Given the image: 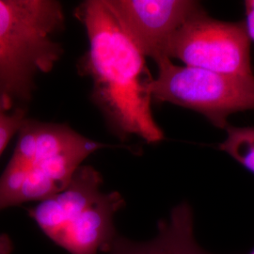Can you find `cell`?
Returning a JSON list of instances; mask_svg holds the SVG:
<instances>
[{"instance_id": "6da1fadb", "label": "cell", "mask_w": 254, "mask_h": 254, "mask_svg": "<svg viewBox=\"0 0 254 254\" xmlns=\"http://www.w3.org/2000/svg\"><path fill=\"white\" fill-rule=\"evenodd\" d=\"M84 25L89 50L78 64L92 82L91 97L111 131L124 139L139 136L148 143L163 140V130L152 113L154 77L108 0H88L75 9Z\"/></svg>"}, {"instance_id": "7a4b0ae2", "label": "cell", "mask_w": 254, "mask_h": 254, "mask_svg": "<svg viewBox=\"0 0 254 254\" xmlns=\"http://www.w3.org/2000/svg\"><path fill=\"white\" fill-rule=\"evenodd\" d=\"M63 5L55 0H0V104L25 108L35 79L51 72L64 54Z\"/></svg>"}, {"instance_id": "3957f363", "label": "cell", "mask_w": 254, "mask_h": 254, "mask_svg": "<svg viewBox=\"0 0 254 254\" xmlns=\"http://www.w3.org/2000/svg\"><path fill=\"white\" fill-rule=\"evenodd\" d=\"M17 134L13 154L0 176V211L64 190L87 157L108 147L67 125L28 118Z\"/></svg>"}, {"instance_id": "277c9868", "label": "cell", "mask_w": 254, "mask_h": 254, "mask_svg": "<svg viewBox=\"0 0 254 254\" xmlns=\"http://www.w3.org/2000/svg\"><path fill=\"white\" fill-rule=\"evenodd\" d=\"M103 178L91 166H81L64 190L28 215L50 240L70 254H105L119 236L114 218L126 201L117 192H103Z\"/></svg>"}, {"instance_id": "5b68a950", "label": "cell", "mask_w": 254, "mask_h": 254, "mask_svg": "<svg viewBox=\"0 0 254 254\" xmlns=\"http://www.w3.org/2000/svg\"><path fill=\"white\" fill-rule=\"evenodd\" d=\"M158 73L151 85L153 101L194 110L218 128L228 117L254 109V75L216 73L176 65L170 59L156 63Z\"/></svg>"}, {"instance_id": "8992f818", "label": "cell", "mask_w": 254, "mask_h": 254, "mask_svg": "<svg viewBox=\"0 0 254 254\" xmlns=\"http://www.w3.org/2000/svg\"><path fill=\"white\" fill-rule=\"evenodd\" d=\"M167 57L211 72L254 75L245 22L212 18L205 9L177 30L169 43Z\"/></svg>"}, {"instance_id": "52a82bcc", "label": "cell", "mask_w": 254, "mask_h": 254, "mask_svg": "<svg viewBox=\"0 0 254 254\" xmlns=\"http://www.w3.org/2000/svg\"><path fill=\"white\" fill-rule=\"evenodd\" d=\"M127 35L145 58L158 63L167 57L169 43L192 16L204 10L191 0H108Z\"/></svg>"}, {"instance_id": "ba28073f", "label": "cell", "mask_w": 254, "mask_h": 254, "mask_svg": "<svg viewBox=\"0 0 254 254\" xmlns=\"http://www.w3.org/2000/svg\"><path fill=\"white\" fill-rule=\"evenodd\" d=\"M154 239L136 242L118 236L105 254H211L197 243L194 236V216L184 201L173 207L167 219L159 220Z\"/></svg>"}, {"instance_id": "9c48e42d", "label": "cell", "mask_w": 254, "mask_h": 254, "mask_svg": "<svg viewBox=\"0 0 254 254\" xmlns=\"http://www.w3.org/2000/svg\"><path fill=\"white\" fill-rule=\"evenodd\" d=\"M227 136L218 149L254 174V127L226 128Z\"/></svg>"}, {"instance_id": "30bf717a", "label": "cell", "mask_w": 254, "mask_h": 254, "mask_svg": "<svg viewBox=\"0 0 254 254\" xmlns=\"http://www.w3.org/2000/svg\"><path fill=\"white\" fill-rule=\"evenodd\" d=\"M27 119V109L25 108L5 109L0 104V155L9 144L12 136L18 133L23 122ZM13 243L6 234H0V254H11Z\"/></svg>"}, {"instance_id": "8fae6325", "label": "cell", "mask_w": 254, "mask_h": 254, "mask_svg": "<svg viewBox=\"0 0 254 254\" xmlns=\"http://www.w3.org/2000/svg\"><path fill=\"white\" fill-rule=\"evenodd\" d=\"M244 5H245L246 29L251 42L254 43V0H247Z\"/></svg>"}, {"instance_id": "7c38bea8", "label": "cell", "mask_w": 254, "mask_h": 254, "mask_svg": "<svg viewBox=\"0 0 254 254\" xmlns=\"http://www.w3.org/2000/svg\"><path fill=\"white\" fill-rule=\"evenodd\" d=\"M254 254V251H253V252H252V253H251V254Z\"/></svg>"}]
</instances>
